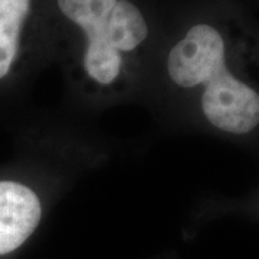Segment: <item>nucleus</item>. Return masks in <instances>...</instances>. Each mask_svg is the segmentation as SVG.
Segmentation results:
<instances>
[{
	"mask_svg": "<svg viewBox=\"0 0 259 259\" xmlns=\"http://www.w3.org/2000/svg\"><path fill=\"white\" fill-rule=\"evenodd\" d=\"M29 10L30 0H0V79L9 74L16 61Z\"/></svg>",
	"mask_w": 259,
	"mask_h": 259,
	"instance_id": "4",
	"label": "nucleus"
},
{
	"mask_svg": "<svg viewBox=\"0 0 259 259\" xmlns=\"http://www.w3.org/2000/svg\"><path fill=\"white\" fill-rule=\"evenodd\" d=\"M42 202L29 186L0 180V256L16 250L36 231Z\"/></svg>",
	"mask_w": 259,
	"mask_h": 259,
	"instance_id": "3",
	"label": "nucleus"
},
{
	"mask_svg": "<svg viewBox=\"0 0 259 259\" xmlns=\"http://www.w3.org/2000/svg\"><path fill=\"white\" fill-rule=\"evenodd\" d=\"M167 71L182 90H200V108L214 128L246 134L259 125V90L228 64L222 33L199 23L171 48Z\"/></svg>",
	"mask_w": 259,
	"mask_h": 259,
	"instance_id": "1",
	"label": "nucleus"
},
{
	"mask_svg": "<svg viewBox=\"0 0 259 259\" xmlns=\"http://www.w3.org/2000/svg\"><path fill=\"white\" fill-rule=\"evenodd\" d=\"M58 6L85 35L87 79L102 90L118 87L127 58L148 36L141 10L130 0H58Z\"/></svg>",
	"mask_w": 259,
	"mask_h": 259,
	"instance_id": "2",
	"label": "nucleus"
}]
</instances>
